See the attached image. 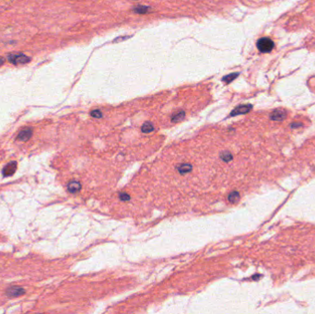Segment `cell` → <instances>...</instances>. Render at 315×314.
<instances>
[{"label":"cell","mask_w":315,"mask_h":314,"mask_svg":"<svg viewBox=\"0 0 315 314\" xmlns=\"http://www.w3.org/2000/svg\"><path fill=\"white\" fill-rule=\"evenodd\" d=\"M287 118V112L285 110H275L271 114H270V119L273 121H277V122H281L283 120H285Z\"/></svg>","instance_id":"cell-3"},{"label":"cell","mask_w":315,"mask_h":314,"mask_svg":"<svg viewBox=\"0 0 315 314\" xmlns=\"http://www.w3.org/2000/svg\"><path fill=\"white\" fill-rule=\"evenodd\" d=\"M25 293V290L22 287L20 286H11L9 288L7 289L6 294L10 297H19L21 295H23Z\"/></svg>","instance_id":"cell-6"},{"label":"cell","mask_w":315,"mask_h":314,"mask_svg":"<svg viewBox=\"0 0 315 314\" xmlns=\"http://www.w3.org/2000/svg\"><path fill=\"white\" fill-rule=\"evenodd\" d=\"M298 126H301V123H293L291 124V127H298Z\"/></svg>","instance_id":"cell-18"},{"label":"cell","mask_w":315,"mask_h":314,"mask_svg":"<svg viewBox=\"0 0 315 314\" xmlns=\"http://www.w3.org/2000/svg\"><path fill=\"white\" fill-rule=\"evenodd\" d=\"M16 170H17V162L11 161L4 167L2 173L4 176H11L15 173Z\"/></svg>","instance_id":"cell-5"},{"label":"cell","mask_w":315,"mask_h":314,"mask_svg":"<svg viewBox=\"0 0 315 314\" xmlns=\"http://www.w3.org/2000/svg\"><path fill=\"white\" fill-rule=\"evenodd\" d=\"M67 189H68V191H69L70 193L76 194V193H78V192L81 189V184H80L78 182H77V181H72V182H70V183H68Z\"/></svg>","instance_id":"cell-8"},{"label":"cell","mask_w":315,"mask_h":314,"mask_svg":"<svg viewBox=\"0 0 315 314\" xmlns=\"http://www.w3.org/2000/svg\"><path fill=\"white\" fill-rule=\"evenodd\" d=\"M90 114H91L92 117H95V118H101V117L102 116L101 112L99 111V110H94V111H92V112H90Z\"/></svg>","instance_id":"cell-16"},{"label":"cell","mask_w":315,"mask_h":314,"mask_svg":"<svg viewBox=\"0 0 315 314\" xmlns=\"http://www.w3.org/2000/svg\"><path fill=\"white\" fill-rule=\"evenodd\" d=\"M184 115H185L184 112H183V111L177 112H175V113H174V114L172 116V121H173V122H174V123L180 122L181 120H183V119H184Z\"/></svg>","instance_id":"cell-9"},{"label":"cell","mask_w":315,"mask_h":314,"mask_svg":"<svg viewBox=\"0 0 315 314\" xmlns=\"http://www.w3.org/2000/svg\"><path fill=\"white\" fill-rule=\"evenodd\" d=\"M178 171H179L181 173L184 174V173H186V172H189L191 171V166H190V165H188V164H184V165H181V166H180V168H178Z\"/></svg>","instance_id":"cell-14"},{"label":"cell","mask_w":315,"mask_h":314,"mask_svg":"<svg viewBox=\"0 0 315 314\" xmlns=\"http://www.w3.org/2000/svg\"><path fill=\"white\" fill-rule=\"evenodd\" d=\"M252 106L251 104L241 105V106H239V107L235 108V109H234V110L231 112L230 115H231V116H236V115H239V114H244V113H247V112H249L252 110Z\"/></svg>","instance_id":"cell-4"},{"label":"cell","mask_w":315,"mask_h":314,"mask_svg":"<svg viewBox=\"0 0 315 314\" xmlns=\"http://www.w3.org/2000/svg\"><path fill=\"white\" fill-rule=\"evenodd\" d=\"M4 62H5L4 58H2L1 56H0V66H2V65L4 64Z\"/></svg>","instance_id":"cell-19"},{"label":"cell","mask_w":315,"mask_h":314,"mask_svg":"<svg viewBox=\"0 0 315 314\" xmlns=\"http://www.w3.org/2000/svg\"><path fill=\"white\" fill-rule=\"evenodd\" d=\"M256 45L261 53H269L274 48V42L267 37H264L258 40Z\"/></svg>","instance_id":"cell-1"},{"label":"cell","mask_w":315,"mask_h":314,"mask_svg":"<svg viewBox=\"0 0 315 314\" xmlns=\"http://www.w3.org/2000/svg\"><path fill=\"white\" fill-rule=\"evenodd\" d=\"M220 157H221V159L223 160V161H230L231 160H232V155L230 153V152H223L221 155H220Z\"/></svg>","instance_id":"cell-15"},{"label":"cell","mask_w":315,"mask_h":314,"mask_svg":"<svg viewBox=\"0 0 315 314\" xmlns=\"http://www.w3.org/2000/svg\"><path fill=\"white\" fill-rule=\"evenodd\" d=\"M135 13H138V14H144V13H146L148 10H149V8L148 7H146V6H136L133 9Z\"/></svg>","instance_id":"cell-12"},{"label":"cell","mask_w":315,"mask_h":314,"mask_svg":"<svg viewBox=\"0 0 315 314\" xmlns=\"http://www.w3.org/2000/svg\"><path fill=\"white\" fill-rule=\"evenodd\" d=\"M32 128H24L23 130H21L20 133H19V134H18V136H17V139L19 140V141H27V140H29L31 137H32Z\"/></svg>","instance_id":"cell-7"},{"label":"cell","mask_w":315,"mask_h":314,"mask_svg":"<svg viewBox=\"0 0 315 314\" xmlns=\"http://www.w3.org/2000/svg\"><path fill=\"white\" fill-rule=\"evenodd\" d=\"M229 201L231 204H237L240 201V194L238 192H232L229 195Z\"/></svg>","instance_id":"cell-10"},{"label":"cell","mask_w":315,"mask_h":314,"mask_svg":"<svg viewBox=\"0 0 315 314\" xmlns=\"http://www.w3.org/2000/svg\"><path fill=\"white\" fill-rule=\"evenodd\" d=\"M238 76H239V73H232V74L227 75L226 77H224V78H222V81H224L225 83L229 84V83H230L231 81H233Z\"/></svg>","instance_id":"cell-11"},{"label":"cell","mask_w":315,"mask_h":314,"mask_svg":"<svg viewBox=\"0 0 315 314\" xmlns=\"http://www.w3.org/2000/svg\"><path fill=\"white\" fill-rule=\"evenodd\" d=\"M8 59L10 63L19 66V65H24L28 62H30V57L27 55L20 53V54H11L8 56Z\"/></svg>","instance_id":"cell-2"},{"label":"cell","mask_w":315,"mask_h":314,"mask_svg":"<svg viewBox=\"0 0 315 314\" xmlns=\"http://www.w3.org/2000/svg\"><path fill=\"white\" fill-rule=\"evenodd\" d=\"M120 199L123 200V201H126L129 199V195H127L126 194H121L120 195Z\"/></svg>","instance_id":"cell-17"},{"label":"cell","mask_w":315,"mask_h":314,"mask_svg":"<svg viewBox=\"0 0 315 314\" xmlns=\"http://www.w3.org/2000/svg\"><path fill=\"white\" fill-rule=\"evenodd\" d=\"M142 132H144V133H150L151 131H153L154 130V126H153V124L151 123H149V122H146V123H145L143 125H142Z\"/></svg>","instance_id":"cell-13"}]
</instances>
